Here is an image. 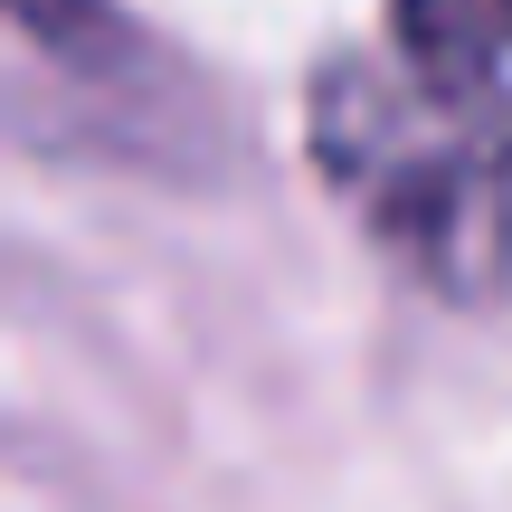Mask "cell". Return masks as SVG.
I'll return each mask as SVG.
<instances>
[{
    "instance_id": "2",
    "label": "cell",
    "mask_w": 512,
    "mask_h": 512,
    "mask_svg": "<svg viewBox=\"0 0 512 512\" xmlns=\"http://www.w3.org/2000/svg\"><path fill=\"white\" fill-rule=\"evenodd\" d=\"M389 38L437 57V67L503 76L512 67V0H389Z\"/></svg>"
},
{
    "instance_id": "1",
    "label": "cell",
    "mask_w": 512,
    "mask_h": 512,
    "mask_svg": "<svg viewBox=\"0 0 512 512\" xmlns=\"http://www.w3.org/2000/svg\"><path fill=\"white\" fill-rule=\"evenodd\" d=\"M304 143L370 247L437 304L512 294V86L418 48H351L313 76Z\"/></svg>"
}]
</instances>
